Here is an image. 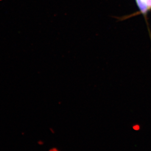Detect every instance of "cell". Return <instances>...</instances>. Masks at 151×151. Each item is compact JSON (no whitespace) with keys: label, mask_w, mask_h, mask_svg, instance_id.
Listing matches in <instances>:
<instances>
[{"label":"cell","mask_w":151,"mask_h":151,"mask_svg":"<svg viewBox=\"0 0 151 151\" xmlns=\"http://www.w3.org/2000/svg\"><path fill=\"white\" fill-rule=\"evenodd\" d=\"M137 5L141 13L145 14L151 9V0H136Z\"/></svg>","instance_id":"6da1fadb"},{"label":"cell","mask_w":151,"mask_h":151,"mask_svg":"<svg viewBox=\"0 0 151 151\" xmlns=\"http://www.w3.org/2000/svg\"><path fill=\"white\" fill-rule=\"evenodd\" d=\"M134 128L135 130H138L139 128L138 127V126H135L134 127Z\"/></svg>","instance_id":"7a4b0ae2"},{"label":"cell","mask_w":151,"mask_h":151,"mask_svg":"<svg viewBox=\"0 0 151 151\" xmlns=\"http://www.w3.org/2000/svg\"><path fill=\"white\" fill-rule=\"evenodd\" d=\"M56 151V150H53V151Z\"/></svg>","instance_id":"3957f363"}]
</instances>
